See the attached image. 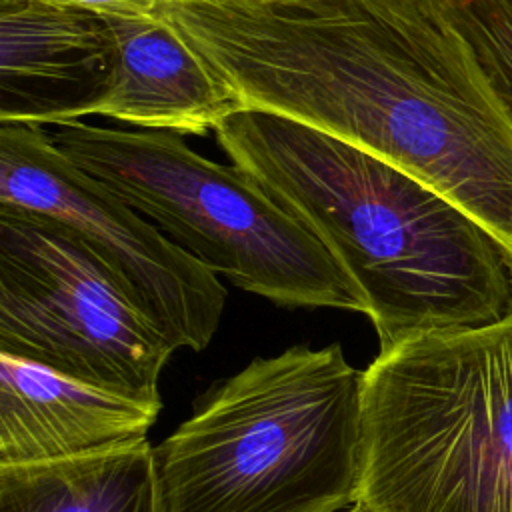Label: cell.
<instances>
[{"label":"cell","instance_id":"cell-1","mask_svg":"<svg viewBox=\"0 0 512 512\" xmlns=\"http://www.w3.org/2000/svg\"><path fill=\"white\" fill-rule=\"evenodd\" d=\"M242 110L416 176L512 260V118L434 0H162Z\"/></svg>","mask_w":512,"mask_h":512},{"label":"cell","instance_id":"cell-2","mask_svg":"<svg viewBox=\"0 0 512 512\" xmlns=\"http://www.w3.org/2000/svg\"><path fill=\"white\" fill-rule=\"evenodd\" d=\"M214 132L232 164L354 278L380 352L512 308L506 250L416 176L272 112L240 110Z\"/></svg>","mask_w":512,"mask_h":512},{"label":"cell","instance_id":"cell-3","mask_svg":"<svg viewBox=\"0 0 512 512\" xmlns=\"http://www.w3.org/2000/svg\"><path fill=\"white\" fill-rule=\"evenodd\" d=\"M362 460L364 372L340 344L252 360L154 446L162 512H344Z\"/></svg>","mask_w":512,"mask_h":512},{"label":"cell","instance_id":"cell-4","mask_svg":"<svg viewBox=\"0 0 512 512\" xmlns=\"http://www.w3.org/2000/svg\"><path fill=\"white\" fill-rule=\"evenodd\" d=\"M366 512H512V308L364 370Z\"/></svg>","mask_w":512,"mask_h":512},{"label":"cell","instance_id":"cell-5","mask_svg":"<svg viewBox=\"0 0 512 512\" xmlns=\"http://www.w3.org/2000/svg\"><path fill=\"white\" fill-rule=\"evenodd\" d=\"M52 144L234 286L290 308L368 312L354 278L236 166L194 152L180 134L84 120L48 130Z\"/></svg>","mask_w":512,"mask_h":512},{"label":"cell","instance_id":"cell-6","mask_svg":"<svg viewBox=\"0 0 512 512\" xmlns=\"http://www.w3.org/2000/svg\"><path fill=\"white\" fill-rule=\"evenodd\" d=\"M172 352L72 228L0 204V354L162 404L158 380Z\"/></svg>","mask_w":512,"mask_h":512},{"label":"cell","instance_id":"cell-7","mask_svg":"<svg viewBox=\"0 0 512 512\" xmlns=\"http://www.w3.org/2000/svg\"><path fill=\"white\" fill-rule=\"evenodd\" d=\"M0 204L72 228L174 350L210 344L226 304L218 274L68 160L44 126L0 124Z\"/></svg>","mask_w":512,"mask_h":512},{"label":"cell","instance_id":"cell-8","mask_svg":"<svg viewBox=\"0 0 512 512\" xmlns=\"http://www.w3.org/2000/svg\"><path fill=\"white\" fill-rule=\"evenodd\" d=\"M110 18L50 0H0V124L90 116L116 68Z\"/></svg>","mask_w":512,"mask_h":512},{"label":"cell","instance_id":"cell-9","mask_svg":"<svg viewBox=\"0 0 512 512\" xmlns=\"http://www.w3.org/2000/svg\"><path fill=\"white\" fill-rule=\"evenodd\" d=\"M162 404L0 354V468L52 464L148 442Z\"/></svg>","mask_w":512,"mask_h":512},{"label":"cell","instance_id":"cell-10","mask_svg":"<svg viewBox=\"0 0 512 512\" xmlns=\"http://www.w3.org/2000/svg\"><path fill=\"white\" fill-rule=\"evenodd\" d=\"M116 68L92 114L144 130L206 134L240 112L238 98L160 14L108 16Z\"/></svg>","mask_w":512,"mask_h":512},{"label":"cell","instance_id":"cell-11","mask_svg":"<svg viewBox=\"0 0 512 512\" xmlns=\"http://www.w3.org/2000/svg\"><path fill=\"white\" fill-rule=\"evenodd\" d=\"M0 512H162L154 448L0 468Z\"/></svg>","mask_w":512,"mask_h":512},{"label":"cell","instance_id":"cell-12","mask_svg":"<svg viewBox=\"0 0 512 512\" xmlns=\"http://www.w3.org/2000/svg\"><path fill=\"white\" fill-rule=\"evenodd\" d=\"M512 118V0H434Z\"/></svg>","mask_w":512,"mask_h":512},{"label":"cell","instance_id":"cell-13","mask_svg":"<svg viewBox=\"0 0 512 512\" xmlns=\"http://www.w3.org/2000/svg\"><path fill=\"white\" fill-rule=\"evenodd\" d=\"M58 4H70L86 8L104 16H154L162 0H50Z\"/></svg>","mask_w":512,"mask_h":512},{"label":"cell","instance_id":"cell-14","mask_svg":"<svg viewBox=\"0 0 512 512\" xmlns=\"http://www.w3.org/2000/svg\"><path fill=\"white\" fill-rule=\"evenodd\" d=\"M344 512H366V510L356 504V506H352V508H348V510H344Z\"/></svg>","mask_w":512,"mask_h":512}]
</instances>
